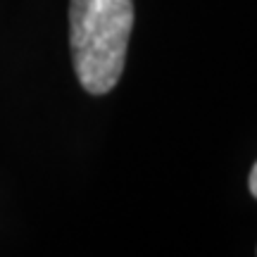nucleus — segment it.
<instances>
[{
  "instance_id": "obj_1",
  "label": "nucleus",
  "mask_w": 257,
  "mask_h": 257,
  "mask_svg": "<svg viewBox=\"0 0 257 257\" xmlns=\"http://www.w3.org/2000/svg\"><path fill=\"white\" fill-rule=\"evenodd\" d=\"M134 0H72L69 43L76 79L91 95L110 93L126 62Z\"/></svg>"
},
{
  "instance_id": "obj_2",
  "label": "nucleus",
  "mask_w": 257,
  "mask_h": 257,
  "mask_svg": "<svg viewBox=\"0 0 257 257\" xmlns=\"http://www.w3.org/2000/svg\"><path fill=\"white\" fill-rule=\"evenodd\" d=\"M250 193L257 198V162L252 167V172H250Z\"/></svg>"
}]
</instances>
